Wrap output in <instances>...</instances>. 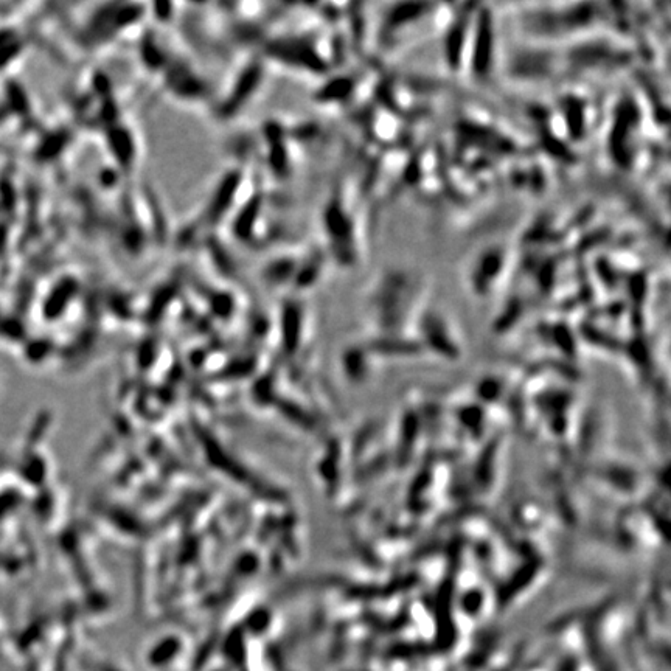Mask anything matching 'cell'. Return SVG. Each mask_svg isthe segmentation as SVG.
Returning a JSON list of instances; mask_svg holds the SVG:
<instances>
[{
    "label": "cell",
    "mask_w": 671,
    "mask_h": 671,
    "mask_svg": "<svg viewBox=\"0 0 671 671\" xmlns=\"http://www.w3.org/2000/svg\"><path fill=\"white\" fill-rule=\"evenodd\" d=\"M504 263L505 255L499 247H491L480 255L474 263L473 272H471V283H473L474 288L479 293H487L494 282L501 277Z\"/></svg>",
    "instance_id": "6da1fadb"
}]
</instances>
